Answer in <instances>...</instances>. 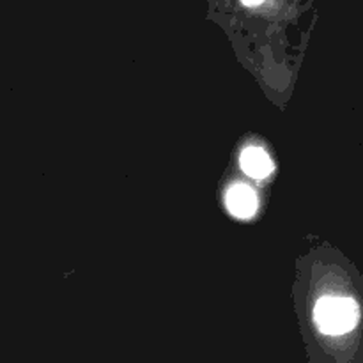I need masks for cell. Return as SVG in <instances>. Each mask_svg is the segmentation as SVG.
<instances>
[{"mask_svg":"<svg viewBox=\"0 0 363 363\" xmlns=\"http://www.w3.org/2000/svg\"><path fill=\"white\" fill-rule=\"evenodd\" d=\"M358 308L350 298L326 296L315 305V323L326 335H342L357 326Z\"/></svg>","mask_w":363,"mask_h":363,"instance_id":"obj_1","label":"cell"},{"mask_svg":"<svg viewBox=\"0 0 363 363\" xmlns=\"http://www.w3.org/2000/svg\"><path fill=\"white\" fill-rule=\"evenodd\" d=\"M227 208L234 216L240 218H250L257 209V197L254 190H250L245 184H236L227 191Z\"/></svg>","mask_w":363,"mask_h":363,"instance_id":"obj_2","label":"cell"},{"mask_svg":"<svg viewBox=\"0 0 363 363\" xmlns=\"http://www.w3.org/2000/svg\"><path fill=\"white\" fill-rule=\"evenodd\" d=\"M241 169L254 179H264L272 172L273 165L268 152L261 147H250L241 155Z\"/></svg>","mask_w":363,"mask_h":363,"instance_id":"obj_3","label":"cell"},{"mask_svg":"<svg viewBox=\"0 0 363 363\" xmlns=\"http://www.w3.org/2000/svg\"><path fill=\"white\" fill-rule=\"evenodd\" d=\"M245 4H248V6H255V4H259V2H262V0H243Z\"/></svg>","mask_w":363,"mask_h":363,"instance_id":"obj_4","label":"cell"}]
</instances>
